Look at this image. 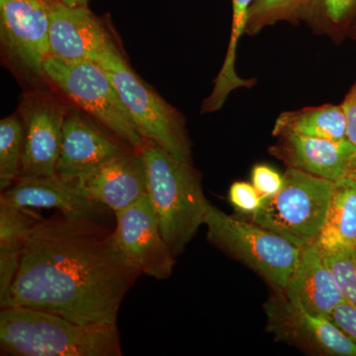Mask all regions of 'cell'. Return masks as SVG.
I'll use <instances>...</instances> for the list:
<instances>
[{
  "mask_svg": "<svg viewBox=\"0 0 356 356\" xmlns=\"http://www.w3.org/2000/svg\"><path fill=\"white\" fill-rule=\"evenodd\" d=\"M283 292L306 310L327 318L346 301L317 243L301 248L297 266Z\"/></svg>",
  "mask_w": 356,
  "mask_h": 356,
  "instance_id": "17",
  "label": "cell"
},
{
  "mask_svg": "<svg viewBox=\"0 0 356 356\" xmlns=\"http://www.w3.org/2000/svg\"><path fill=\"white\" fill-rule=\"evenodd\" d=\"M0 202L22 208H55L62 214L99 221L108 208L88 197L74 178L19 177L6 191Z\"/></svg>",
  "mask_w": 356,
  "mask_h": 356,
  "instance_id": "14",
  "label": "cell"
},
{
  "mask_svg": "<svg viewBox=\"0 0 356 356\" xmlns=\"http://www.w3.org/2000/svg\"><path fill=\"white\" fill-rule=\"evenodd\" d=\"M266 312L267 329L281 341L321 355L356 356V344L330 318L311 313L283 291L275 290Z\"/></svg>",
  "mask_w": 356,
  "mask_h": 356,
  "instance_id": "10",
  "label": "cell"
},
{
  "mask_svg": "<svg viewBox=\"0 0 356 356\" xmlns=\"http://www.w3.org/2000/svg\"><path fill=\"white\" fill-rule=\"evenodd\" d=\"M341 106L348 119V139L356 146V81L344 98Z\"/></svg>",
  "mask_w": 356,
  "mask_h": 356,
  "instance_id": "30",
  "label": "cell"
},
{
  "mask_svg": "<svg viewBox=\"0 0 356 356\" xmlns=\"http://www.w3.org/2000/svg\"><path fill=\"white\" fill-rule=\"evenodd\" d=\"M22 255L17 252H0V302L6 298L13 286Z\"/></svg>",
  "mask_w": 356,
  "mask_h": 356,
  "instance_id": "28",
  "label": "cell"
},
{
  "mask_svg": "<svg viewBox=\"0 0 356 356\" xmlns=\"http://www.w3.org/2000/svg\"><path fill=\"white\" fill-rule=\"evenodd\" d=\"M229 200L238 212L248 216L261 209L264 202V198L259 195L254 185L245 181H236L231 185Z\"/></svg>",
  "mask_w": 356,
  "mask_h": 356,
  "instance_id": "26",
  "label": "cell"
},
{
  "mask_svg": "<svg viewBox=\"0 0 356 356\" xmlns=\"http://www.w3.org/2000/svg\"><path fill=\"white\" fill-rule=\"evenodd\" d=\"M67 109L46 93L28 96L21 109L24 147L19 177H54Z\"/></svg>",
  "mask_w": 356,
  "mask_h": 356,
  "instance_id": "11",
  "label": "cell"
},
{
  "mask_svg": "<svg viewBox=\"0 0 356 356\" xmlns=\"http://www.w3.org/2000/svg\"><path fill=\"white\" fill-rule=\"evenodd\" d=\"M286 134L332 140L348 139V119L341 104L283 112L274 124L273 135L280 137Z\"/></svg>",
  "mask_w": 356,
  "mask_h": 356,
  "instance_id": "19",
  "label": "cell"
},
{
  "mask_svg": "<svg viewBox=\"0 0 356 356\" xmlns=\"http://www.w3.org/2000/svg\"><path fill=\"white\" fill-rule=\"evenodd\" d=\"M132 149L127 144L122 145L79 111L67 110L57 175L69 178L79 177Z\"/></svg>",
  "mask_w": 356,
  "mask_h": 356,
  "instance_id": "15",
  "label": "cell"
},
{
  "mask_svg": "<svg viewBox=\"0 0 356 356\" xmlns=\"http://www.w3.org/2000/svg\"><path fill=\"white\" fill-rule=\"evenodd\" d=\"M117 245L140 274L163 280L172 275V254L159 228L149 196L115 213Z\"/></svg>",
  "mask_w": 356,
  "mask_h": 356,
  "instance_id": "9",
  "label": "cell"
},
{
  "mask_svg": "<svg viewBox=\"0 0 356 356\" xmlns=\"http://www.w3.org/2000/svg\"><path fill=\"white\" fill-rule=\"evenodd\" d=\"M96 63L106 70L142 137L156 143L175 159L191 163L184 119L133 72L116 44Z\"/></svg>",
  "mask_w": 356,
  "mask_h": 356,
  "instance_id": "7",
  "label": "cell"
},
{
  "mask_svg": "<svg viewBox=\"0 0 356 356\" xmlns=\"http://www.w3.org/2000/svg\"><path fill=\"white\" fill-rule=\"evenodd\" d=\"M325 250L356 248V178L334 181L324 227L317 242Z\"/></svg>",
  "mask_w": 356,
  "mask_h": 356,
  "instance_id": "18",
  "label": "cell"
},
{
  "mask_svg": "<svg viewBox=\"0 0 356 356\" xmlns=\"http://www.w3.org/2000/svg\"><path fill=\"white\" fill-rule=\"evenodd\" d=\"M0 348L4 355L13 356L122 355L116 324H77L19 306L0 312Z\"/></svg>",
  "mask_w": 356,
  "mask_h": 356,
  "instance_id": "2",
  "label": "cell"
},
{
  "mask_svg": "<svg viewBox=\"0 0 356 356\" xmlns=\"http://www.w3.org/2000/svg\"><path fill=\"white\" fill-rule=\"evenodd\" d=\"M355 19L356 0H312L309 20L341 29Z\"/></svg>",
  "mask_w": 356,
  "mask_h": 356,
  "instance_id": "25",
  "label": "cell"
},
{
  "mask_svg": "<svg viewBox=\"0 0 356 356\" xmlns=\"http://www.w3.org/2000/svg\"><path fill=\"white\" fill-rule=\"evenodd\" d=\"M58 1L70 7L88 6V0H58Z\"/></svg>",
  "mask_w": 356,
  "mask_h": 356,
  "instance_id": "31",
  "label": "cell"
},
{
  "mask_svg": "<svg viewBox=\"0 0 356 356\" xmlns=\"http://www.w3.org/2000/svg\"><path fill=\"white\" fill-rule=\"evenodd\" d=\"M233 20H232L231 38L226 58L217 79L214 89L204 102L202 112L211 113L222 108L234 90L240 88H250L254 81L238 76L236 70V49L238 41L247 29L248 9L254 0H231Z\"/></svg>",
  "mask_w": 356,
  "mask_h": 356,
  "instance_id": "20",
  "label": "cell"
},
{
  "mask_svg": "<svg viewBox=\"0 0 356 356\" xmlns=\"http://www.w3.org/2000/svg\"><path fill=\"white\" fill-rule=\"evenodd\" d=\"M348 175H350V177H356V154L355 156H353V159H351Z\"/></svg>",
  "mask_w": 356,
  "mask_h": 356,
  "instance_id": "32",
  "label": "cell"
},
{
  "mask_svg": "<svg viewBox=\"0 0 356 356\" xmlns=\"http://www.w3.org/2000/svg\"><path fill=\"white\" fill-rule=\"evenodd\" d=\"M332 321L356 344V307L343 301L330 316Z\"/></svg>",
  "mask_w": 356,
  "mask_h": 356,
  "instance_id": "29",
  "label": "cell"
},
{
  "mask_svg": "<svg viewBox=\"0 0 356 356\" xmlns=\"http://www.w3.org/2000/svg\"><path fill=\"white\" fill-rule=\"evenodd\" d=\"M356 178V177H355Z\"/></svg>",
  "mask_w": 356,
  "mask_h": 356,
  "instance_id": "34",
  "label": "cell"
},
{
  "mask_svg": "<svg viewBox=\"0 0 356 356\" xmlns=\"http://www.w3.org/2000/svg\"><path fill=\"white\" fill-rule=\"evenodd\" d=\"M140 275L113 232L97 220L60 213L33 232L0 305L46 311L81 325L116 324L122 301Z\"/></svg>",
  "mask_w": 356,
  "mask_h": 356,
  "instance_id": "1",
  "label": "cell"
},
{
  "mask_svg": "<svg viewBox=\"0 0 356 356\" xmlns=\"http://www.w3.org/2000/svg\"><path fill=\"white\" fill-rule=\"evenodd\" d=\"M140 151L146 165L147 196L163 238L177 257L204 225L211 204L191 163L175 159L149 140Z\"/></svg>",
  "mask_w": 356,
  "mask_h": 356,
  "instance_id": "3",
  "label": "cell"
},
{
  "mask_svg": "<svg viewBox=\"0 0 356 356\" xmlns=\"http://www.w3.org/2000/svg\"><path fill=\"white\" fill-rule=\"evenodd\" d=\"M284 184L266 199L250 220L304 248L317 242L325 222L334 181L294 168L283 173Z\"/></svg>",
  "mask_w": 356,
  "mask_h": 356,
  "instance_id": "4",
  "label": "cell"
},
{
  "mask_svg": "<svg viewBox=\"0 0 356 356\" xmlns=\"http://www.w3.org/2000/svg\"><path fill=\"white\" fill-rule=\"evenodd\" d=\"M322 252L343 291L344 299L356 307V248L322 250Z\"/></svg>",
  "mask_w": 356,
  "mask_h": 356,
  "instance_id": "24",
  "label": "cell"
},
{
  "mask_svg": "<svg viewBox=\"0 0 356 356\" xmlns=\"http://www.w3.org/2000/svg\"><path fill=\"white\" fill-rule=\"evenodd\" d=\"M50 57L65 62H97L114 42L88 6L54 2L50 9Z\"/></svg>",
  "mask_w": 356,
  "mask_h": 356,
  "instance_id": "12",
  "label": "cell"
},
{
  "mask_svg": "<svg viewBox=\"0 0 356 356\" xmlns=\"http://www.w3.org/2000/svg\"><path fill=\"white\" fill-rule=\"evenodd\" d=\"M50 9L44 0H0V38L7 57L33 76H44L50 57Z\"/></svg>",
  "mask_w": 356,
  "mask_h": 356,
  "instance_id": "8",
  "label": "cell"
},
{
  "mask_svg": "<svg viewBox=\"0 0 356 356\" xmlns=\"http://www.w3.org/2000/svg\"><path fill=\"white\" fill-rule=\"evenodd\" d=\"M44 76L119 140L134 149L143 146L144 138L102 65L92 60L65 62L49 57Z\"/></svg>",
  "mask_w": 356,
  "mask_h": 356,
  "instance_id": "6",
  "label": "cell"
},
{
  "mask_svg": "<svg viewBox=\"0 0 356 356\" xmlns=\"http://www.w3.org/2000/svg\"><path fill=\"white\" fill-rule=\"evenodd\" d=\"M284 184L283 175L268 165H257L252 170V184L264 200L276 195Z\"/></svg>",
  "mask_w": 356,
  "mask_h": 356,
  "instance_id": "27",
  "label": "cell"
},
{
  "mask_svg": "<svg viewBox=\"0 0 356 356\" xmlns=\"http://www.w3.org/2000/svg\"><path fill=\"white\" fill-rule=\"evenodd\" d=\"M312 0H254L248 9L245 34L255 35L268 26L309 20Z\"/></svg>",
  "mask_w": 356,
  "mask_h": 356,
  "instance_id": "21",
  "label": "cell"
},
{
  "mask_svg": "<svg viewBox=\"0 0 356 356\" xmlns=\"http://www.w3.org/2000/svg\"><path fill=\"white\" fill-rule=\"evenodd\" d=\"M43 220L28 208L0 202V252L23 254L33 232Z\"/></svg>",
  "mask_w": 356,
  "mask_h": 356,
  "instance_id": "22",
  "label": "cell"
},
{
  "mask_svg": "<svg viewBox=\"0 0 356 356\" xmlns=\"http://www.w3.org/2000/svg\"><path fill=\"white\" fill-rule=\"evenodd\" d=\"M208 240L284 291L298 262L301 248L252 222L229 216L211 205L204 220Z\"/></svg>",
  "mask_w": 356,
  "mask_h": 356,
  "instance_id": "5",
  "label": "cell"
},
{
  "mask_svg": "<svg viewBox=\"0 0 356 356\" xmlns=\"http://www.w3.org/2000/svg\"><path fill=\"white\" fill-rule=\"evenodd\" d=\"M271 154L294 168L315 177L337 181L348 177L356 146L348 139L332 140L298 134L280 136Z\"/></svg>",
  "mask_w": 356,
  "mask_h": 356,
  "instance_id": "16",
  "label": "cell"
},
{
  "mask_svg": "<svg viewBox=\"0 0 356 356\" xmlns=\"http://www.w3.org/2000/svg\"><path fill=\"white\" fill-rule=\"evenodd\" d=\"M44 1H46L47 3H49L50 4V6H51V4H53L54 2L58 1V0H44Z\"/></svg>",
  "mask_w": 356,
  "mask_h": 356,
  "instance_id": "33",
  "label": "cell"
},
{
  "mask_svg": "<svg viewBox=\"0 0 356 356\" xmlns=\"http://www.w3.org/2000/svg\"><path fill=\"white\" fill-rule=\"evenodd\" d=\"M24 147L22 119L16 115L0 122V188L6 191L20 175Z\"/></svg>",
  "mask_w": 356,
  "mask_h": 356,
  "instance_id": "23",
  "label": "cell"
},
{
  "mask_svg": "<svg viewBox=\"0 0 356 356\" xmlns=\"http://www.w3.org/2000/svg\"><path fill=\"white\" fill-rule=\"evenodd\" d=\"M72 178L89 198L114 214L147 195L146 165L140 149H132Z\"/></svg>",
  "mask_w": 356,
  "mask_h": 356,
  "instance_id": "13",
  "label": "cell"
}]
</instances>
